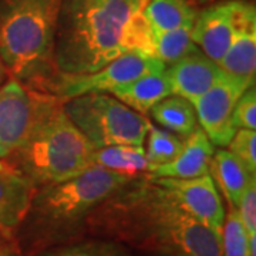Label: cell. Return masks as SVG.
Wrapping results in <instances>:
<instances>
[{
    "label": "cell",
    "instance_id": "obj_1",
    "mask_svg": "<svg viewBox=\"0 0 256 256\" xmlns=\"http://www.w3.org/2000/svg\"><path fill=\"white\" fill-rule=\"evenodd\" d=\"M86 224L102 239L154 256H222L220 234L191 216L148 175L120 188Z\"/></svg>",
    "mask_w": 256,
    "mask_h": 256
},
{
    "label": "cell",
    "instance_id": "obj_2",
    "mask_svg": "<svg viewBox=\"0 0 256 256\" xmlns=\"http://www.w3.org/2000/svg\"><path fill=\"white\" fill-rule=\"evenodd\" d=\"M144 2L62 0L53 52L54 72L92 73L124 54V28Z\"/></svg>",
    "mask_w": 256,
    "mask_h": 256
},
{
    "label": "cell",
    "instance_id": "obj_3",
    "mask_svg": "<svg viewBox=\"0 0 256 256\" xmlns=\"http://www.w3.org/2000/svg\"><path fill=\"white\" fill-rule=\"evenodd\" d=\"M137 176L92 166L63 182L37 188L26 220L32 244H56L86 224L112 194Z\"/></svg>",
    "mask_w": 256,
    "mask_h": 256
},
{
    "label": "cell",
    "instance_id": "obj_4",
    "mask_svg": "<svg viewBox=\"0 0 256 256\" xmlns=\"http://www.w3.org/2000/svg\"><path fill=\"white\" fill-rule=\"evenodd\" d=\"M62 0H2L0 58L8 73L40 88L54 73L53 52Z\"/></svg>",
    "mask_w": 256,
    "mask_h": 256
},
{
    "label": "cell",
    "instance_id": "obj_5",
    "mask_svg": "<svg viewBox=\"0 0 256 256\" xmlns=\"http://www.w3.org/2000/svg\"><path fill=\"white\" fill-rule=\"evenodd\" d=\"M96 146L66 116L62 101L50 96L24 144L16 166L36 186L63 182L94 166Z\"/></svg>",
    "mask_w": 256,
    "mask_h": 256
},
{
    "label": "cell",
    "instance_id": "obj_6",
    "mask_svg": "<svg viewBox=\"0 0 256 256\" xmlns=\"http://www.w3.org/2000/svg\"><path fill=\"white\" fill-rule=\"evenodd\" d=\"M66 116L96 148L144 146L150 121L107 92L63 101Z\"/></svg>",
    "mask_w": 256,
    "mask_h": 256
},
{
    "label": "cell",
    "instance_id": "obj_7",
    "mask_svg": "<svg viewBox=\"0 0 256 256\" xmlns=\"http://www.w3.org/2000/svg\"><path fill=\"white\" fill-rule=\"evenodd\" d=\"M165 68V64L156 56L128 52L92 73L66 74L54 72L43 82L42 88L58 101H67L90 92L110 94L144 74Z\"/></svg>",
    "mask_w": 256,
    "mask_h": 256
},
{
    "label": "cell",
    "instance_id": "obj_8",
    "mask_svg": "<svg viewBox=\"0 0 256 256\" xmlns=\"http://www.w3.org/2000/svg\"><path fill=\"white\" fill-rule=\"evenodd\" d=\"M48 100L50 94L34 92L14 77L0 86V160L24 144Z\"/></svg>",
    "mask_w": 256,
    "mask_h": 256
},
{
    "label": "cell",
    "instance_id": "obj_9",
    "mask_svg": "<svg viewBox=\"0 0 256 256\" xmlns=\"http://www.w3.org/2000/svg\"><path fill=\"white\" fill-rule=\"evenodd\" d=\"M254 84L255 80L225 72L208 92L192 102L198 124L210 138L212 146L220 148L228 146L236 131L232 122L234 108L239 97Z\"/></svg>",
    "mask_w": 256,
    "mask_h": 256
},
{
    "label": "cell",
    "instance_id": "obj_10",
    "mask_svg": "<svg viewBox=\"0 0 256 256\" xmlns=\"http://www.w3.org/2000/svg\"><path fill=\"white\" fill-rule=\"evenodd\" d=\"M245 0H225L198 13L191 28L195 46L212 62L220 63L235 37Z\"/></svg>",
    "mask_w": 256,
    "mask_h": 256
},
{
    "label": "cell",
    "instance_id": "obj_11",
    "mask_svg": "<svg viewBox=\"0 0 256 256\" xmlns=\"http://www.w3.org/2000/svg\"><path fill=\"white\" fill-rule=\"evenodd\" d=\"M150 178L171 192L191 216L220 235L225 220V208L216 185L210 174L188 180L156 176Z\"/></svg>",
    "mask_w": 256,
    "mask_h": 256
},
{
    "label": "cell",
    "instance_id": "obj_12",
    "mask_svg": "<svg viewBox=\"0 0 256 256\" xmlns=\"http://www.w3.org/2000/svg\"><path fill=\"white\" fill-rule=\"evenodd\" d=\"M37 186L16 165L0 160V236L12 238L28 216Z\"/></svg>",
    "mask_w": 256,
    "mask_h": 256
},
{
    "label": "cell",
    "instance_id": "obj_13",
    "mask_svg": "<svg viewBox=\"0 0 256 256\" xmlns=\"http://www.w3.org/2000/svg\"><path fill=\"white\" fill-rule=\"evenodd\" d=\"M165 72L171 82L172 94L191 102L208 92L225 73L218 63L212 62L200 48L166 67Z\"/></svg>",
    "mask_w": 256,
    "mask_h": 256
},
{
    "label": "cell",
    "instance_id": "obj_14",
    "mask_svg": "<svg viewBox=\"0 0 256 256\" xmlns=\"http://www.w3.org/2000/svg\"><path fill=\"white\" fill-rule=\"evenodd\" d=\"M218 66L229 74L255 80L256 9L252 3H244L235 37Z\"/></svg>",
    "mask_w": 256,
    "mask_h": 256
},
{
    "label": "cell",
    "instance_id": "obj_15",
    "mask_svg": "<svg viewBox=\"0 0 256 256\" xmlns=\"http://www.w3.org/2000/svg\"><path fill=\"white\" fill-rule=\"evenodd\" d=\"M214 146L201 127L185 138L182 150L172 161L152 168L148 175L156 178H198L210 174V162L214 156Z\"/></svg>",
    "mask_w": 256,
    "mask_h": 256
},
{
    "label": "cell",
    "instance_id": "obj_16",
    "mask_svg": "<svg viewBox=\"0 0 256 256\" xmlns=\"http://www.w3.org/2000/svg\"><path fill=\"white\" fill-rule=\"evenodd\" d=\"M210 175L214 182L220 186L224 196L228 200L229 205L238 206L240 196L252 181H255V174L248 168L244 161H240L229 150L218 148L214 151L210 162Z\"/></svg>",
    "mask_w": 256,
    "mask_h": 256
},
{
    "label": "cell",
    "instance_id": "obj_17",
    "mask_svg": "<svg viewBox=\"0 0 256 256\" xmlns=\"http://www.w3.org/2000/svg\"><path fill=\"white\" fill-rule=\"evenodd\" d=\"M140 114H148L156 102L172 94V87L165 70L144 74L134 82L121 86L110 92Z\"/></svg>",
    "mask_w": 256,
    "mask_h": 256
},
{
    "label": "cell",
    "instance_id": "obj_18",
    "mask_svg": "<svg viewBox=\"0 0 256 256\" xmlns=\"http://www.w3.org/2000/svg\"><path fill=\"white\" fill-rule=\"evenodd\" d=\"M144 14L154 33L191 28L198 12L190 0H146Z\"/></svg>",
    "mask_w": 256,
    "mask_h": 256
},
{
    "label": "cell",
    "instance_id": "obj_19",
    "mask_svg": "<svg viewBox=\"0 0 256 256\" xmlns=\"http://www.w3.org/2000/svg\"><path fill=\"white\" fill-rule=\"evenodd\" d=\"M150 114L164 130L182 138L190 137L200 127L194 104L176 94H171L156 102Z\"/></svg>",
    "mask_w": 256,
    "mask_h": 256
},
{
    "label": "cell",
    "instance_id": "obj_20",
    "mask_svg": "<svg viewBox=\"0 0 256 256\" xmlns=\"http://www.w3.org/2000/svg\"><path fill=\"white\" fill-rule=\"evenodd\" d=\"M94 166L106 168L130 176L148 172L144 146H111L96 148Z\"/></svg>",
    "mask_w": 256,
    "mask_h": 256
},
{
    "label": "cell",
    "instance_id": "obj_21",
    "mask_svg": "<svg viewBox=\"0 0 256 256\" xmlns=\"http://www.w3.org/2000/svg\"><path fill=\"white\" fill-rule=\"evenodd\" d=\"M148 140H146V158L148 162V172L160 165L172 161L182 150L185 138L176 136L171 131L154 126L150 121L148 126ZM146 172V174H148Z\"/></svg>",
    "mask_w": 256,
    "mask_h": 256
},
{
    "label": "cell",
    "instance_id": "obj_22",
    "mask_svg": "<svg viewBox=\"0 0 256 256\" xmlns=\"http://www.w3.org/2000/svg\"><path fill=\"white\" fill-rule=\"evenodd\" d=\"M196 50L198 47L191 38V28H182L154 33V54L165 67L172 66Z\"/></svg>",
    "mask_w": 256,
    "mask_h": 256
},
{
    "label": "cell",
    "instance_id": "obj_23",
    "mask_svg": "<svg viewBox=\"0 0 256 256\" xmlns=\"http://www.w3.org/2000/svg\"><path fill=\"white\" fill-rule=\"evenodd\" d=\"M36 256H130L126 245L111 239H90L76 244L50 246Z\"/></svg>",
    "mask_w": 256,
    "mask_h": 256
},
{
    "label": "cell",
    "instance_id": "obj_24",
    "mask_svg": "<svg viewBox=\"0 0 256 256\" xmlns=\"http://www.w3.org/2000/svg\"><path fill=\"white\" fill-rule=\"evenodd\" d=\"M146 2L132 13V16L130 18L127 26L124 28L122 38H121V48L124 53L136 52L141 54L156 56L154 54V32L144 14Z\"/></svg>",
    "mask_w": 256,
    "mask_h": 256
},
{
    "label": "cell",
    "instance_id": "obj_25",
    "mask_svg": "<svg viewBox=\"0 0 256 256\" xmlns=\"http://www.w3.org/2000/svg\"><path fill=\"white\" fill-rule=\"evenodd\" d=\"M248 234L240 220L238 210L229 205L220 230L222 256H248Z\"/></svg>",
    "mask_w": 256,
    "mask_h": 256
},
{
    "label": "cell",
    "instance_id": "obj_26",
    "mask_svg": "<svg viewBox=\"0 0 256 256\" xmlns=\"http://www.w3.org/2000/svg\"><path fill=\"white\" fill-rule=\"evenodd\" d=\"M228 150L244 161L255 174L256 171V132L255 130H236L228 144Z\"/></svg>",
    "mask_w": 256,
    "mask_h": 256
},
{
    "label": "cell",
    "instance_id": "obj_27",
    "mask_svg": "<svg viewBox=\"0 0 256 256\" xmlns=\"http://www.w3.org/2000/svg\"><path fill=\"white\" fill-rule=\"evenodd\" d=\"M232 122L236 130H255L256 128V90L250 86L239 97L234 108Z\"/></svg>",
    "mask_w": 256,
    "mask_h": 256
},
{
    "label": "cell",
    "instance_id": "obj_28",
    "mask_svg": "<svg viewBox=\"0 0 256 256\" xmlns=\"http://www.w3.org/2000/svg\"><path fill=\"white\" fill-rule=\"evenodd\" d=\"M236 210L248 236L256 235V180L250 182L246 191L240 196Z\"/></svg>",
    "mask_w": 256,
    "mask_h": 256
},
{
    "label": "cell",
    "instance_id": "obj_29",
    "mask_svg": "<svg viewBox=\"0 0 256 256\" xmlns=\"http://www.w3.org/2000/svg\"><path fill=\"white\" fill-rule=\"evenodd\" d=\"M256 235H249L248 238V256H256Z\"/></svg>",
    "mask_w": 256,
    "mask_h": 256
},
{
    "label": "cell",
    "instance_id": "obj_30",
    "mask_svg": "<svg viewBox=\"0 0 256 256\" xmlns=\"http://www.w3.org/2000/svg\"><path fill=\"white\" fill-rule=\"evenodd\" d=\"M0 256H18V254L12 246H0Z\"/></svg>",
    "mask_w": 256,
    "mask_h": 256
},
{
    "label": "cell",
    "instance_id": "obj_31",
    "mask_svg": "<svg viewBox=\"0 0 256 256\" xmlns=\"http://www.w3.org/2000/svg\"><path fill=\"white\" fill-rule=\"evenodd\" d=\"M6 74H8V70H6L4 64H3L2 58H0V86L4 82V80H6Z\"/></svg>",
    "mask_w": 256,
    "mask_h": 256
},
{
    "label": "cell",
    "instance_id": "obj_32",
    "mask_svg": "<svg viewBox=\"0 0 256 256\" xmlns=\"http://www.w3.org/2000/svg\"><path fill=\"white\" fill-rule=\"evenodd\" d=\"M152 256H154V255H152Z\"/></svg>",
    "mask_w": 256,
    "mask_h": 256
}]
</instances>
